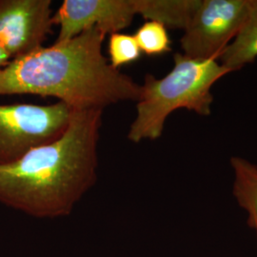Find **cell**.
Returning a JSON list of instances; mask_svg holds the SVG:
<instances>
[{
    "instance_id": "1",
    "label": "cell",
    "mask_w": 257,
    "mask_h": 257,
    "mask_svg": "<svg viewBox=\"0 0 257 257\" xmlns=\"http://www.w3.org/2000/svg\"><path fill=\"white\" fill-rule=\"evenodd\" d=\"M103 110H74L58 139L0 165V202L37 218L69 215L97 180Z\"/></svg>"
},
{
    "instance_id": "2",
    "label": "cell",
    "mask_w": 257,
    "mask_h": 257,
    "mask_svg": "<svg viewBox=\"0 0 257 257\" xmlns=\"http://www.w3.org/2000/svg\"><path fill=\"white\" fill-rule=\"evenodd\" d=\"M106 36L91 29L11 60L0 70V95L55 97L77 110L138 102L140 85L114 69L102 54Z\"/></svg>"
},
{
    "instance_id": "3",
    "label": "cell",
    "mask_w": 257,
    "mask_h": 257,
    "mask_svg": "<svg viewBox=\"0 0 257 257\" xmlns=\"http://www.w3.org/2000/svg\"><path fill=\"white\" fill-rule=\"evenodd\" d=\"M174 68L162 78L148 74L140 87L137 116L128 139L138 143L162 136L166 120L179 109L208 116L211 113L212 86L230 72L218 60H200L175 54Z\"/></svg>"
},
{
    "instance_id": "4",
    "label": "cell",
    "mask_w": 257,
    "mask_h": 257,
    "mask_svg": "<svg viewBox=\"0 0 257 257\" xmlns=\"http://www.w3.org/2000/svg\"><path fill=\"white\" fill-rule=\"evenodd\" d=\"M73 111L62 102L0 105V165L11 164L34 148L58 139L69 127Z\"/></svg>"
},
{
    "instance_id": "5",
    "label": "cell",
    "mask_w": 257,
    "mask_h": 257,
    "mask_svg": "<svg viewBox=\"0 0 257 257\" xmlns=\"http://www.w3.org/2000/svg\"><path fill=\"white\" fill-rule=\"evenodd\" d=\"M249 0H200L180 45L183 55L200 60H218L245 25Z\"/></svg>"
},
{
    "instance_id": "6",
    "label": "cell",
    "mask_w": 257,
    "mask_h": 257,
    "mask_svg": "<svg viewBox=\"0 0 257 257\" xmlns=\"http://www.w3.org/2000/svg\"><path fill=\"white\" fill-rule=\"evenodd\" d=\"M51 0H0V45L16 59L42 47L52 34Z\"/></svg>"
},
{
    "instance_id": "7",
    "label": "cell",
    "mask_w": 257,
    "mask_h": 257,
    "mask_svg": "<svg viewBox=\"0 0 257 257\" xmlns=\"http://www.w3.org/2000/svg\"><path fill=\"white\" fill-rule=\"evenodd\" d=\"M136 16L135 0H65L53 15L54 25L60 27L55 42L70 40L91 29L116 34L128 28Z\"/></svg>"
},
{
    "instance_id": "8",
    "label": "cell",
    "mask_w": 257,
    "mask_h": 257,
    "mask_svg": "<svg viewBox=\"0 0 257 257\" xmlns=\"http://www.w3.org/2000/svg\"><path fill=\"white\" fill-rule=\"evenodd\" d=\"M137 15L156 21L167 29L185 30L190 24L200 0H135Z\"/></svg>"
},
{
    "instance_id": "9",
    "label": "cell",
    "mask_w": 257,
    "mask_h": 257,
    "mask_svg": "<svg viewBox=\"0 0 257 257\" xmlns=\"http://www.w3.org/2000/svg\"><path fill=\"white\" fill-rule=\"evenodd\" d=\"M257 58V0H249V11L245 25L218 61L230 73L241 70Z\"/></svg>"
},
{
    "instance_id": "10",
    "label": "cell",
    "mask_w": 257,
    "mask_h": 257,
    "mask_svg": "<svg viewBox=\"0 0 257 257\" xmlns=\"http://www.w3.org/2000/svg\"><path fill=\"white\" fill-rule=\"evenodd\" d=\"M233 195L240 207L247 211L248 224L257 234V165L247 159L233 156Z\"/></svg>"
},
{
    "instance_id": "11",
    "label": "cell",
    "mask_w": 257,
    "mask_h": 257,
    "mask_svg": "<svg viewBox=\"0 0 257 257\" xmlns=\"http://www.w3.org/2000/svg\"><path fill=\"white\" fill-rule=\"evenodd\" d=\"M141 53L161 55L171 51L168 29L156 21H146L134 35Z\"/></svg>"
},
{
    "instance_id": "12",
    "label": "cell",
    "mask_w": 257,
    "mask_h": 257,
    "mask_svg": "<svg viewBox=\"0 0 257 257\" xmlns=\"http://www.w3.org/2000/svg\"><path fill=\"white\" fill-rule=\"evenodd\" d=\"M108 52L110 64L117 70L123 65L137 61L141 55L135 37L120 33L110 35Z\"/></svg>"
},
{
    "instance_id": "13",
    "label": "cell",
    "mask_w": 257,
    "mask_h": 257,
    "mask_svg": "<svg viewBox=\"0 0 257 257\" xmlns=\"http://www.w3.org/2000/svg\"><path fill=\"white\" fill-rule=\"evenodd\" d=\"M11 60L12 59H11L9 55L6 53V51L0 45V70L3 69L6 65L8 64Z\"/></svg>"
}]
</instances>
